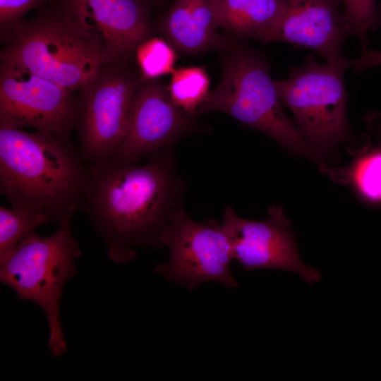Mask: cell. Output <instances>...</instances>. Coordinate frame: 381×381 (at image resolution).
<instances>
[{"mask_svg":"<svg viewBox=\"0 0 381 381\" xmlns=\"http://www.w3.org/2000/svg\"><path fill=\"white\" fill-rule=\"evenodd\" d=\"M186 188L174 150L141 164L107 159L89 162L79 210L104 241L109 258L123 263L136 258L135 248L163 247L161 236L183 207Z\"/></svg>","mask_w":381,"mask_h":381,"instance_id":"1","label":"cell"},{"mask_svg":"<svg viewBox=\"0 0 381 381\" xmlns=\"http://www.w3.org/2000/svg\"><path fill=\"white\" fill-rule=\"evenodd\" d=\"M88 173L70 139L0 126V192L12 207L59 224L79 210Z\"/></svg>","mask_w":381,"mask_h":381,"instance_id":"2","label":"cell"},{"mask_svg":"<svg viewBox=\"0 0 381 381\" xmlns=\"http://www.w3.org/2000/svg\"><path fill=\"white\" fill-rule=\"evenodd\" d=\"M222 77L200 105L197 116L219 111L258 131L286 150L313 161L331 179L337 169L327 166L310 147L289 119L270 75L268 59L245 44H234L222 62Z\"/></svg>","mask_w":381,"mask_h":381,"instance_id":"3","label":"cell"},{"mask_svg":"<svg viewBox=\"0 0 381 381\" xmlns=\"http://www.w3.org/2000/svg\"><path fill=\"white\" fill-rule=\"evenodd\" d=\"M75 213L66 217L48 236L35 231L1 262L0 281L18 298L32 301L44 312L49 327V349L53 356L67 350L60 319V302L66 282L76 273L80 250L72 231Z\"/></svg>","mask_w":381,"mask_h":381,"instance_id":"4","label":"cell"},{"mask_svg":"<svg viewBox=\"0 0 381 381\" xmlns=\"http://www.w3.org/2000/svg\"><path fill=\"white\" fill-rule=\"evenodd\" d=\"M3 40L1 61L23 68L71 92L80 90L107 62L58 8L22 20Z\"/></svg>","mask_w":381,"mask_h":381,"instance_id":"5","label":"cell"},{"mask_svg":"<svg viewBox=\"0 0 381 381\" xmlns=\"http://www.w3.org/2000/svg\"><path fill=\"white\" fill-rule=\"evenodd\" d=\"M351 61L344 56L322 64L310 54L301 66L290 68L288 78L274 80L284 107L291 111L310 147L323 161L351 135L344 81Z\"/></svg>","mask_w":381,"mask_h":381,"instance_id":"6","label":"cell"},{"mask_svg":"<svg viewBox=\"0 0 381 381\" xmlns=\"http://www.w3.org/2000/svg\"><path fill=\"white\" fill-rule=\"evenodd\" d=\"M128 61H107L80 90L74 129L88 162L108 159L127 130L139 72Z\"/></svg>","mask_w":381,"mask_h":381,"instance_id":"7","label":"cell"},{"mask_svg":"<svg viewBox=\"0 0 381 381\" xmlns=\"http://www.w3.org/2000/svg\"><path fill=\"white\" fill-rule=\"evenodd\" d=\"M161 243L169 258L155 272L168 280L189 289L210 282L238 286L230 268L234 260L231 238L222 221L195 222L183 207L164 230Z\"/></svg>","mask_w":381,"mask_h":381,"instance_id":"8","label":"cell"},{"mask_svg":"<svg viewBox=\"0 0 381 381\" xmlns=\"http://www.w3.org/2000/svg\"><path fill=\"white\" fill-rule=\"evenodd\" d=\"M206 131L171 99L167 87L157 80L141 81L136 90L130 120L123 138L108 158L137 164L174 150L188 134Z\"/></svg>","mask_w":381,"mask_h":381,"instance_id":"9","label":"cell"},{"mask_svg":"<svg viewBox=\"0 0 381 381\" xmlns=\"http://www.w3.org/2000/svg\"><path fill=\"white\" fill-rule=\"evenodd\" d=\"M77 104L72 92L18 66L1 61L0 126L31 127L70 139Z\"/></svg>","mask_w":381,"mask_h":381,"instance_id":"10","label":"cell"},{"mask_svg":"<svg viewBox=\"0 0 381 381\" xmlns=\"http://www.w3.org/2000/svg\"><path fill=\"white\" fill-rule=\"evenodd\" d=\"M64 18L107 61H130L152 33L144 0H59Z\"/></svg>","mask_w":381,"mask_h":381,"instance_id":"11","label":"cell"},{"mask_svg":"<svg viewBox=\"0 0 381 381\" xmlns=\"http://www.w3.org/2000/svg\"><path fill=\"white\" fill-rule=\"evenodd\" d=\"M268 217L262 220L239 217L228 206L221 221L230 236L234 260L246 272L257 269H276L298 274L309 284L321 278L320 271L301 260L296 237L282 205L268 209Z\"/></svg>","mask_w":381,"mask_h":381,"instance_id":"12","label":"cell"},{"mask_svg":"<svg viewBox=\"0 0 381 381\" xmlns=\"http://www.w3.org/2000/svg\"><path fill=\"white\" fill-rule=\"evenodd\" d=\"M341 0H286L282 13L262 43L282 42L308 49L333 62L344 56L353 32Z\"/></svg>","mask_w":381,"mask_h":381,"instance_id":"13","label":"cell"},{"mask_svg":"<svg viewBox=\"0 0 381 381\" xmlns=\"http://www.w3.org/2000/svg\"><path fill=\"white\" fill-rule=\"evenodd\" d=\"M159 28L174 48L186 54L225 49L234 44L219 32L211 0H173Z\"/></svg>","mask_w":381,"mask_h":381,"instance_id":"14","label":"cell"},{"mask_svg":"<svg viewBox=\"0 0 381 381\" xmlns=\"http://www.w3.org/2000/svg\"><path fill=\"white\" fill-rule=\"evenodd\" d=\"M286 0H211L220 28L241 40L262 42L279 20Z\"/></svg>","mask_w":381,"mask_h":381,"instance_id":"15","label":"cell"},{"mask_svg":"<svg viewBox=\"0 0 381 381\" xmlns=\"http://www.w3.org/2000/svg\"><path fill=\"white\" fill-rule=\"evenodd\" d=\"M171 74L167 87L171 99L185 112L198 117V108L210 92L206 70L201 66L181 67Z\"/></svg>","mask_w":381,"mask_h":381,"instance_id":"16","label":"cell"},{"mask_svg":"<svg viewBox=\"0 0 381 381\" xmlns=\"http://www.w3.org/2000/svg\"><path fill=\"white\" fill-rule=\"evenodd\" d=\"M50 222L44 215L11 207H0V262L40 226Z\"/></svg>","mask_w":381,"mask_h":381,"instance_id":"17","label":"cell"},{"mask_svg":"<svg viewBox=\"0 0 381 381\" xmlns=\"http://www.w3.org/2000/svg\"><path fill=\"white\" fill-rule=\"evenodd\" d=\"M134 57L141 81L171 73L177 59L175 48L162 37H150L136 48Z\"/></svg>","mask_w":381,"mask_h":381,"instance_id":"18","label":"cell"},{"mask_svg":"<svg viewBox=\"0 0 381 381\" xmlns=\"http://www.w3.org/2000/svg\"><path fill=\"white\" fill-rule=\"evenodd\" d=\"M351 179L365 200L381 202V146L356 161Z\"/></svg>","mask_w":381,"mask_h":381,"instance_id":"19","label":"cell"},{"mask_svg":"<svg viewBox=\"0 0 381 381\" xmlns=\"http://www.w3.org/2000/svg\"><path fill=\"white\" fill-rule=\"evenodd\" d=\"M341 2L353 35L358 37L363 53L368 50L367 35L375 17L377 0H341Z\"/></svg>","mask_w":381,"mask_h":381,"instance_id":"20","label":"cell"},{"mask_svg":"<svg viewBox=\"0 0 381 381\" xmlns=\"http://www.w3.org/2000/svg\"><path fill=\"white\" fill-rule=\"evenodd\" d=\"M54 0H0V25L1 37L23 20L30 11L43 6Z\"/></svg>","mask_w":381,"mask_h":381,"instance_id":"21","label":"cell"},{"mask_svg":"<svg viewBox=\"0 0 381 381\" xmlns=\"http://www.w3.org/2000/svg\"><path fill=\"white\" fill-rule=\"evenodd\" d=\"M381 66V50L368 49L357 59H351V68L356 72Z\"/></svg>","mask_w":381,"mask_h":381,"instance_id":"22","label":"cell"},{"mask_svg":"<svg viewBox=\"0 0 381 381\" xmlns=\"http://www.w3.org/2000/svg\"><path fill=\"white\" fill-rule=\"evenodd\" d=\"M368 130L381 140V114L371 111L363 118Z\"/></svg>","mask_w":381,"mask_h":381,"instance_id":"23","label":"cell"},{"mask_svg":"<svg viewBox=\"0 0 381 381\" xmlns=\"http://www.w3.org/2000/svg\"><path fill=\"white\" fill-rule=\"evenodd\" d=\"M378 29H381V4L377 7L375 17L374 18L373 23L372 24L370 30L375 31Z\"/></svg>","mask_w":381,"mask_h":381,"instance_id":"24","label":"cell"},{"mask_svg":"<svg viewBox=\"0 0 381 381\" xmlns=\"http://www.w3.org/2000/svg\"><path fill=\"white\" fill-rule=\"evenodd\" d=\"M146 1H150V2H153V3H157V2H159V1H162V0H146Z\"/></svg>","mask_w":381,"mask_h":381,"instance_id":"25","label":"cell"}]
</instances>
